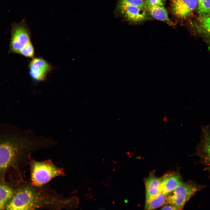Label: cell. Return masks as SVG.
Returning <instances> with one entry per match:
<instances>
[{
  "mask_svg": "<svg viewBox=\"0 0 210 210\" xmlns=\"http://www.w3.org/2000/svg\"><path fill=\"white\" fill-rule=\"evenodd\" d=\"M197 11L199 16L204 18L210 16V0H198Z\"/></svg>",
  "mask_w": 210,
  "mask_h": 210,
  "instance_id": "obj_15",
  "label": "cell"
},
{
  "mask_svg": "<svg viewBox=\"0 0 210 210\" xmlns=\"http://www.w3.org/2000/svg\"><path fill=\"white\" fill-rule=\"evenodd\" d=\"M166 199V195L161 192L154 198L145 200L144 209L145 210H153L160 207L165 204Z\"/></svg>",
  "mask_w": 210,
  "mask_h": 210,
  "instance_id": "obj_14",
  "label": "cell"
},
{
  "mask_svg": "<svg viewBox=\"0 0 210 210\" xmlns=\"http://www.w3.org/2000/svg\"><path fill=\"white\" fill-rule=\"evenodd\" d=\"M146 189L145 200L151 199L161 192L160 178L156 177L154 173H150L145 180Z\"/></svg>",
  "mask_w": 210,
  "mask_h": 210,
  "instance_id": "obj_11",
  "label": "cell"
},
{
  "mask_svg": "<svg viewBox=\"0 0 210 210\" xmlns=\"http://www.w3.org/2000/svg\"><path fill=\"white\" fill-rule=\"evenodd\" d=\"M20 54L26 57L33 58L34 50L32 43H30L22 49L20 52Z\"/></svg>",
  "mask_w": 210,
  "mask_h": 210,
  "instance_id": "obj_17",
  "label": "cell"
},
{
  "mask_svg": "<svg viewBox=\"0 0 210 210\" xmlns=\"http://www.w3.org/2000/svg\"><path fill=\"white\" fill-rule=\"evenodd\" d=\"M205 187L203 185L191 181L183 182L166 195L165 204H172L182 210L188 200Z\"/></svg>",
  "mask_w": 210,
  "mask_h": 210,
  "instance_id": "obj_4",
  "label": "cell"
},
{
  "mask_svg": "<svg viewBox=\"0 0 210 210\" xmlns=\"http://www.w3.org/2000/svg\"><path fill=\"white\" fill-rule=\"evenodd\" d=\"M77 197L59 194L48 184L37 186L24 179L15 186L7 210H69L77 207Z\"/></svg>",
  "mask_w": 210,
  "mask_h": 210,
  "instance_id": "obj_1",
  "label": "cell"
},
{
  "mask_svg": "<svg viewBox=\"0 0 210 210\" xmlns=\"http://www.w3.org/2000/svg\"></svg>",
  "mask_w": 210,
  "mask_h": 210,
  "instance_id": "obj_22",
  "label": "cell"
},
{
  "mask_svg": "<svg viewBox=\"0 0 210 210\" xmlns=\"http://www.w3.org/2000/svg\"><path fill=\"white\" fill-rule=\"evenodd\" d=\"M29 166V181L34 185H43L55 178L66 175L64 169L56 166L50 159L38 161L31 158Z\"/></svg>",
  "mask_w": 210,
  "mask_h": 210,
  "instance_id": "obj_3",
  "label": "cell"
},
{
  "mask_svg": "<svg viewBox=\"0 0 210 210\" xmlns=\"http://www.w3.org/2000/svg\"><path fill=\"white\" fill-rule=\"evenodd\" d=\"M29 74L31 78L37 81H42L51 70V66L43 58H33L29 66Z\"/></svg>",
  "mask_w": 210,
  "mask_h": 210,
  "instance_id": "obj_7",
  "label": "cell"
},
{
  "mask_svg": "<svg viewBox=\"0 0 210 210\" xmlns=\"http://www.w3.org/2000/svg\"><path fill=\"white\" fill-rule=\"evenodd\" d=\"M195 154L201 163L210 168V130L208 128L203 129L202 138Z\"/></svg>",
  "mask_w": 210,
  "mask_h": 210,
  "instance_id": "obj_9",
  "label": "cell"
},
{
  "mask_svg": "<svg viewBox=\"0 0 210 210\" xmlns=\"http://www.w3.org/2000/svg\"><path fill=\"white\" fill-rule=\"evenodd\" d=\"M17 184L0 179V210L5 209Z\"/></svg>",
  "mask_w": 210,
  "mask_h": 210,
  "instance_id": "obj_12",
  "label": "cell"
},
{
  "mask_svg": "<svg viewBox=\"0 0 210 210\" xmlns=\"http://www.w3.org/2000/svg\"><path fill=\"white\" fill-rule=\"evenodd\" d=\"M146 8L153 5L164 6L165 3V0H144Z\"/></svg>",
  "mask_w": 210,
  "mask_h": 210,
  "instance_id": "obj_18",
  "label": "cell"
},
{
  "mask_svg": "<svg viewBox=\"0 0 210 210\" xmlns=\"http://www.w3.org/2000/svg\"><path fill=\"white\" fill-rule=\"evenodd\" d=\"M204 19L202 26L206 30L210 32V16Z\"/></svg>",
  "mask_w": 210,
  "mask_h": 210,
  "instance_id": "obj_19",
  "label": "cell"
},
{
  "mask_svg": "<svg viewBox=\"0 0 210 210\" xmlns=\"http://www.w3.org/2000/svg\"><path fill=\"white\" fill-rule=\"evenodd\" d=\"M209 49L210 50V46H209Z\"/></svg>",
  "mask_w": 210,
  "mask_h": 210,
  "instance_id": "obj_21",
  "label": "cell"
},
{
  "mask_svg": "<svg viewBox=\"0 0 210 210\" xmlns=\"http://www.w3.org/2000/svg\"><path fill=\"white\" fill-rule=\"evenodd\" d=\"M31 32L25 21L23 20L12 26L10 46L12 51L20 54L21 51L29 43Z\"/></svg>",
  "mask_w": 210,
  "mask_h": 210,
  "instance_id": "obj_5",
  "label": "cell"
},
{
  "mask_svg": "<svg viewBox=\"0 0 210 210\" xmlns=\"http://www.w3.org/2000/svg\"><path fill=\"white\" fill-rule=\"evenodd\" d=\"M161 192L167 195L183 182L180 174L176 172L167 173L160 178Z\"/></svg>",
  "mask_w": 210,
  "mask_h": 210,
  "instance_id": "obj_10",
  "label": "cell"
},
{
  "mask_svg": "<svg viewBox=\"0 0 210 210\" xmlns=\"http://www.w3.org/2000/svg\"><path fill=\"white\" fill-rule=\"evenodd\" d=\"M40 139L0 138V179L13 183L24 179L32 154L43 149Z\"/></svg>",
  "mask_w": 210,
  "mask_h": 210,
  "instance_id": "obj_2",
  "label": "cell"
},
{
  "mask_svg": "<svg viewBox=\"0 0 210 210\" xmlns=\"http://www.w3.org/2000/svg\"><path fill=\"white\" fill-rule=\"evenodd\" d=\"M117 4L137 6L146 9L143 0H118Z\"/></svg>",
  "mask_w": 210,
  "mask_h": 210,
  "instance_id": "obj_16",
  "label": "cell"
},
{
  "mask_svg": "<svg viewBox=\"0 0 210 210\" xmlns=\"http://www.w3.org/2000/svg\"><path fill=\"white\" fill-rule=\"evenodd\" d=\"M161 210H179L176 206L169 204H164V206L160 209Z\"/></svg>",
  "mask_w": 210,
  "mask_h": 210,
  "instance_id": "obj_20",
  "label": "cell"
},
{
  "mask_svg": "<svg viewBox=\"0 0 210 210\" xmlns=\"http://www.w3.org/2000/svg\"><path fill=\"white\" fill-rule=\"evenodd\" d=\"M146 11L154 18L165 22L171 26L174 23L169 19L167 12L163 6L153 5L146 7Z\"/></svg>",
  "mask_w": 210,
  "mask_h": 210,
  "instance_id": "obj_13",
  "label": "cell"
},
{
  "mask_svg": "<svg viewBox=\"0 0 210 210\" xmlns=\"http://www.w3.org/2000/svg\"><path fill=\"white\" fill-rule=\"evenodd\" d=\"M198 0H171L173 14L179 18L189 16L198 5Z\"/></svg>",
  "mask_w": 210,
  "mask_h": 210,
  "instance_id": "obj_8",
  "label": "cell"
},
{
  "mask_svg": "<svg viewBox=\"0 0 210 210\" xmlns=\"http://www.w3.org/2000/svg\"><path fill=\"white\" fill-rule=\"evenodd\" d=\"M116 10L125 20L131 23L140 22L148 18L146 9L138 6L117 4Z\"/></svg>",
  "mask_w": 210,
  "mask_h": 210,
  "instance_id": "obj_6",
  "label": "cell"
}]
</instances>
